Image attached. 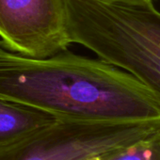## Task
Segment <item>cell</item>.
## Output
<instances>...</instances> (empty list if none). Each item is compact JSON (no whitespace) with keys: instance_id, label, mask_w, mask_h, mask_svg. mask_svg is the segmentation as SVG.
<instances>
[{"instance_id":"2","label":"cell","mask_w":160,"mask_h":160,"mask_svg":"<svg viewBox=\"0 0 160 160\" xmlns=\"http://www.w3.org/2000/svg\"><path fill=\"white\" fill-rule=\"evenodd\" d=\"M69 42L132 74L160 105V12L134 0H60Z\"/></svg>"},{"instance_id":"5","label":"cell","mask_w":160,"mask_h":160,"mask_svg":"<svg viewBox=\"0 0 160 160\" xmlns=\"http://www.w3.org/2000/svg\"><path fill=\"white\" fill-rule=\"evenodd\" d=\"M56 117L0 97V148L52 123Z\"/></svg>"},{"instance_id":"1","label":"cell","mask_w":160,"mask_h":160,"mask_svg":"<svg viewBox=\"0 0 160 160\" xmlns=\"http://www.w3.org/2000/svg\"><path fill=\"white\" fill-rule=\"evenodd\" d=\"M0 97L57 119L160 120L159 103L132 74L69 49L33 58L0 42Z\"/></svg>"},{"instance_id":"3","label":"cell","mask_w":160,"mask_h":160,"mask_svg":"<svg viewBox=\"0 0 160 160\" xmlns=\"http://www.w3.org/2000/svg\"><path fill=\"white\" fill-rule=\"evenodd\" d=\"M160 129V120L81 121L57 119L0 148V160H100Z\"/></svg>"},{"instance_id":"7","label":"cell","mask_w":160,"mask_h":160,"mask_svg":"<svg viewBox=\"0 0 160 160\" xmlns=\"http://www.w3.org/2000/svg\"><path fill=\"white\" fill-rule=\"evenodd\" d=\"M134 1H144V2H152L153 0H134Z\"/></svg>"},{"instance_id":"4","label":"cell","mask_w":160,"mask_h":160,"mask_svg":"<svg viewBox=\"0 0 160 160\" xmlns=\"http://www.w3.org/2000/svg\"><path fill=\"white\" fill-rule=\"evenodd\" d=\"M0 42L33 58L69 49L60 0H0Z\"/></svg>"},{"instance_id":"6","label":"cell","mask_w":160,"mask_h":160,"mask_svg":"<svg viewBox=\"0 0 160 160\" xmlns=\"http://www.w3.org/2000/svg\"><path fill=\"white\" fill-rule=\"evenodd\" d=\"M100 160H160V129Z\"/></svg>"}]
</instances>
